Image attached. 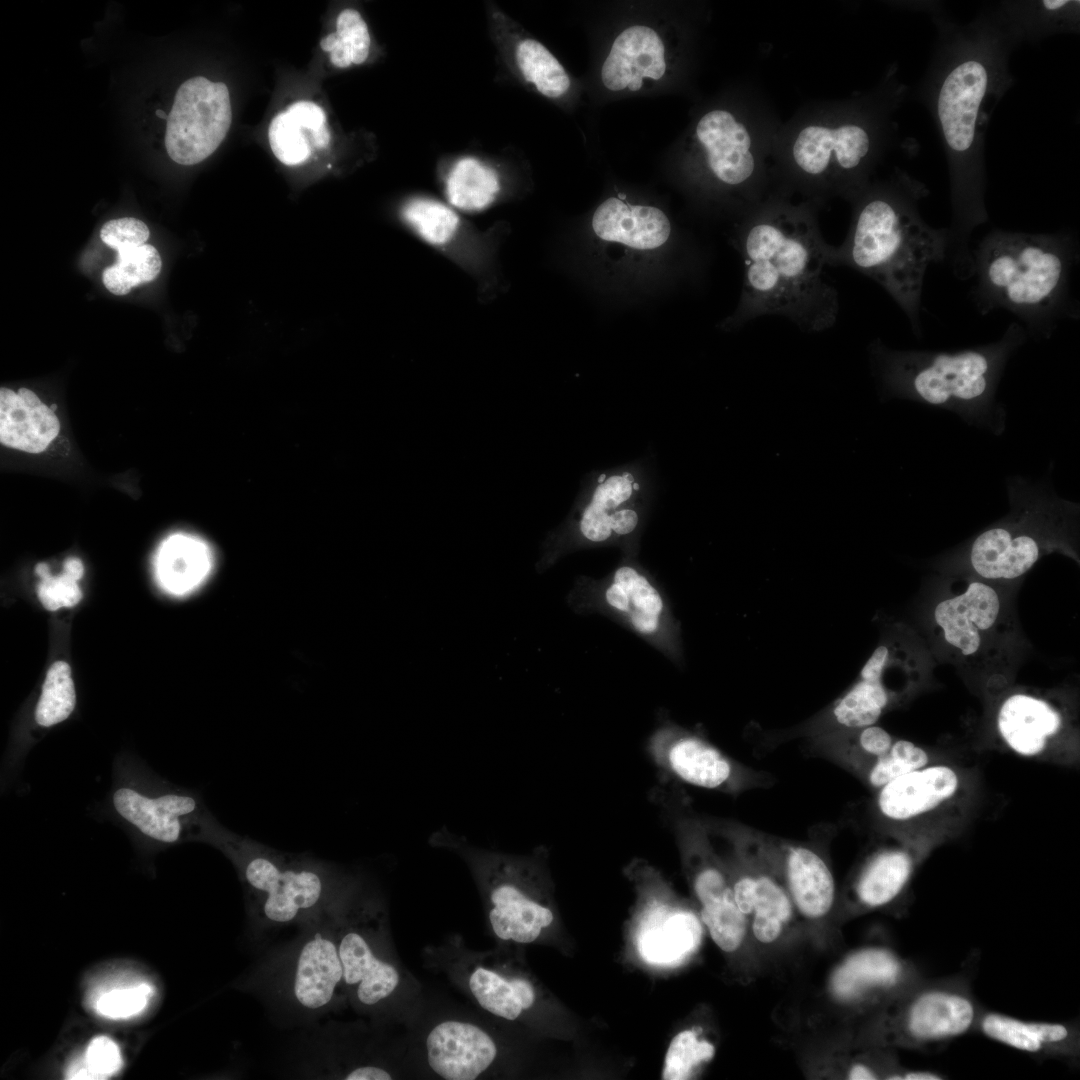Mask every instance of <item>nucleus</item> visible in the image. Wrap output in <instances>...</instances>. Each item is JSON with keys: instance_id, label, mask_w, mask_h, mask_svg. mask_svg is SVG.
<instances>
[{"instance_id": "f257e3e1", "label": "nucleus", "mask_w": 1080, "mask_h": 1080, "mask_svg": "<svg viewBox=\"0 0 1080 1080\" xmlns=\"http://www.w3.org/2000/svg\"><path fill=\"white\" fill-rule=\"evenodd\" d=\"M937 37L919 83V100L929 111L948 166L951 225L946 261L961 280L972 277L969 239L988 221L985 206V139L991 116L1013 86L1009 57L1019 45L997 7H987L967 24L935 11Z\"/></svg>"}, {"instance_id": "f03ea898", "label": "nucleus", "mask_w": 1080, "mask_h": 1080, "mask_svg": "<svg viewBox=\"0 0 1080 1080\" xmlns=\"http://www.w3.org/2000/svg\"><path fill=\"white\" fill-rule=\"evenodd\" d=\"M907 93L893 65L870 90L797 111L775 136L774 190L819 207L834 197L852 202L873 181Z\"/></svg>"}, {"instance_id": "7ed1b4c3", "label": "nucleus", "mask_w": 1080, "mask_h": 1080, "mask_svg": "<svg viewBox=\"0 0 1080 1080\" xmlns=\"http://www.w3.org/2000/svg\"><path fill=\"white\" fill-rule=\"evenodd\" d=\"M819 208L774 190L743 215L737 233L743 288L726 327L764 315L783 316L812 333L834 326L838 292L824 279L830 244L819 228Z\"/></svg>"}, {"instance_id": "20e7f679", "label": "nucleus", "mask_w": 1080, "mask_h": 1080, "mask_svg": "<svg viewBox=\"0 0 1080 1080\" xmlns=\"http://www.w3.org/2000/svg\"><path fill=\"white\" fill-rule=\"evenodd\" d=\"M929 195L920 180L895 171L872 181L852 205L848 233L839 246L830 244L828 266H846L871 278L894 299L916 335L927 269L946 261L948 228L929 226L919 205Z\"/></svg>"}, {"instance_id": "39448f33", "label": "nucleus", "mask_w": 1080, "mask_h": 1080, "mask_svg": "<svg viewBox=\"0 0 1080 1080\" xmlns=\"http://www.w3.org/2000/svg\"><path fill=\"white\" fill-rule=\"evenodd\" d=\"M1080 248L1070 232L994 229L974 251L972 300L981 315L1012 313L1028 336L1048 339L1064 319H1078L1070 277Z\"/></svg>"}, {"instance_id": "423d86ee", "label": "nucleus", "mask_w": 1080, "mask_h": 1080, "mask_svg": "<svg viewBox=\"0 0 1080 1080\" xmlns=\"http://www.w3.org/2000/svg\"><path fill=\"white\" fill-rule=\"evenodd\" d=\"M1019 322L992 343L958 351L895 350L880 340L869 354L882 391L964 415L986 413L1012 354L1028 339Z\"/></svg>"}, {"instance_id": "0eeeda50", "label": "nucleus", "mask_w": 1080, "mask_h": 1080, "mask_svg": "<svg viewBox=\"0 0 1080 1080\" xmlns=\"http://www.w3.org/2000/svg\"><path fill=\"white\" fill-rule=\"evenodd\" d=\"M778 116L752 88L738 101L707 109L694 124L691 172L708 191L732 200L743 215L773 191L771 158Z\"/></svg>"}, {"instance_id": "6e6552de", "label": "nucleus", "mask_w": 1080, "mask_h": 1080, "mask_svg": "<svg viewBox=\"0 0 1080 1080\" xmlns=\"http://www.w3.org/2000/svg\"><path fill=\"white\" fill-rule=\"evenodd\" d=\"M209 836L234 861L250 906L269 924L327 912L352 886L335 868L314 858L275 850L218 825Z\"/></svg>"}, {"instance_id": "1a4fd4ad", "label": "nucleus", "mask_w": 1080, "mask_h": 1080, "mask_svg": "<svg viewBox=\"0 0 1080 1080\" xmlns=\"http://www.w3.org/2000/svg\"><path fill=\"white\" fill-rule=\"evenodd\" d=\"M982 1009L968 974L922 977L857 1020L849 1042L891 1050H929L975 1032Z\"/></svg>"}, {"instance_id": "9d476101", "label": "nucleus", "mask_w": 1080, "mask_h": 1080, "mask_svg": "<svg viewBox=\"0 0 1080 1080\" xmlns=\"http://www.w3.org/2000/svg\"><path fill=\"white\" fill-rule=\"evenodd\" d=\"M1012 510L980 533L966 550V560L979 579L1012 581L1022 577L1044 555L1072 552L1069 521L1077 505L1024 480H1011Z\"/></svg>"}, {"instance_id": "9b49d317", "label": "nucleus", "mask_w": 1080, "mask_h": 1080, "mask_svg": "<svg viewBox=\"0 0 1080 1080\" xmlns=\"http://www.w3.org/2000/svg\"><path fill=\"white\" fill-rule=\"evenodd\" d=\"M432 841L458 850L468 860L499 939L531 943L551 925L554 913L533 859L476 848L445 829L434 833Z\"/></svg>"}, {"instance_id": "f8f14e48", "label": "nucleus", "mask_w": 1080, "mask_h": 1080, "mask_svg": "<svg viewBox=\"0 0 1080 1080\" xmlns=\"http://www.w3.org/2000/svg\"><path fill=\"white\" fill-rule=\"evenodd\" d=\"M659 802L679 846L701 921L721 951L740 953L750 940L748 922L736 904L728 869L706 820L688 811L671 792H661Z\"/></svg>"}, {"instance_id": "ddd939ff", "label": "nucleus", "mask_w": 1080, "mask_h": 1080, "mask_svg": "<svg viewBox=\"0 0 1080 1080\" xmlns=\"http://www.w3.org/2000/svg\"><path fill=\"white\" fill-rule=\"evenodd\" d=\"M709 830L723 839V858L736 904L748 922L750 940L762 948L781 942L797 913L777 871L766 856L757 830L721 821H708Z\"/></svg>"}, {"instance_id": "4468645a", "label": "nucleus", "mask_w": 1080, "mask_h": 1080, "mask_svg": "<svg viewBox=\"0 0 1080 1080\" xmlns=\"http://www.w3.org/2000/svg\"><path fill=\"white\" fill-rule=\"evenodd\" d=\"M918 657L900 628L888 633L857 680L833 703L795 729L807 739L875 724L908 690Z\"/></svg>"}, {"instance_id": "2eb2a0df", "label": "nucleus", "mask_w": 1080, "mask_h": 1080, "mask_svg": "<svg viewBox=\"0 0 1080 1080\" xmlns=\"http://www.w3.org/2000/svg\"><path fill=\"white\" fill-rule=\"evenodd\" d=\"M649 755L669 776L692 786L726 794L769 785V775L724 754L705 738L675 725L658 729L648 744Z\"/></svg>"}, {"instance_id": "dca6fc26", "label": "nucleus", "mask_w": 1080, "mask_h": 1080, "mask_svg": "<svg viewBox=\"0 0 1080 1080\" xmlns=\"http://www.w3.org/2000/svg\"><path fill=\"white\" fill-rule=\"evenodd\" d=\"M232 120L227 86L205 77H193L178 88L168 115L165 146L181 165H194L209 157L224 140Z\"/></svg>"}, {"instance_id": "f3484780", "label": "nucleus", "mask_w": 1080, "mask_h": 1080, "mask_svg": "<svg viewBox=\"0 0 1080 1080\" xmlns=\"http://www.w3.org/2000/svg\"><path fill=\"white\" fill-rule=\"evenodd\" d=\"M401 224L424 244L453 259L472 274L490 270L496 229L482 231L442 198L413 192L398 204Z\"/></svg>"}, {"instance_id": "a211bd4d", "label": "nucleus", "mask_w": 1080, "mask_h": 1080, "mask_svg": "<svg viewBox=\"0 0 1080 1080\" xmlns=\"http://www.w3.org/2000/svg\"><path fill=\"white\" fill-rule=\"evenodd\" d=\"M922 977L913 963L891 949L869 946L854 951L836 967L830 987L859 1020Z\"/></svg>"}, {"instance_id": "6ab92c4d", "label": "nucleus", "mask_w": 1080, "mask_h": 1080, "mask_svg": "<svg viewBox=\"0 0 1080 1080\" xmlns=\"http://www.w3.org/2000/svg\"><path fill=\"white\" fill-rule=\"evenodd\" d=\"M485 15L489 39L504 66L543 97L552 101L565 99L572 80L554 54L495 2H486Z\"/></svg>"}, {"instance_id": "aec40b11", "label": "nucleus", "mask_w": 1080, "mask_h": 1080, "mask_svg": "<svg viewBox=\"0 0 1080 1080\" xmlns=\"http://www.w3.org/2000/svg\"><path fill=\"white\" fill-rule=\"evenodd\" d=\"M435 176L442 199L464 215L490 210L513 192V172L501 156L448 153L439 157Z\"/></svg>"}, {"instance_id": "412c9836", "label": "nucleus", "mask_w": 1080, "mask_h": 1080, "mask_svg": "<svg viewBox=\"0 0 1080 1080\" xmlns=\"http://www.w3.org/2000/svg\"><path fill=\"white\" fill-rule=\"evenodd\" d=\"M766 856L781 878L797 913L810 923L833 910L836 887L824 858L810 846L757 831Z\"/></svg>"}, {"instance_id": "4be33fe9", "label": "nucleus", "mask_w": 1080, "mask_h": 1080, "mask_svg": "<svg viewBox=\"0 0 1080 1080\" xmlns=\"http://www.w3.org/2000/svg\"><path fill=\"white\" fill-rule=\"evenodd\" d=\"M1005 616L1004 600L984 580H972L963 592L944 598L933 619L944 643L965 660L980 657L996 637Z\"/></svg>"}, {"instance_id": "5701e85b", "label": "nucleus", "mask_w": 1080, "mask_h": 1080, "mask_svg": "<svg viewBox=\"0 0 1080 1080\" xmlns=\"http://www.w3.org/2000/svg\"><path fill=\"white\" fill-rule=\"evenodd\" d=\"M115 811L144 836L165 844H174L187 836H199L208 828L207 817L196 794L172 791L156 797L130 787L113 793Z\"/></svg>"}, {"instance_id": "b1692460", "label": "nucleus", "mask_w": 1080, "mask_h": 1080, "mask_svg": "<svg viewBox=\"0 0 1080 1080\" xmlns=\"http://www.w3.org/2000/svg\"><path fill=\"white\" fill-rule=\"evenodd\" d=\"M648 886L645 881L644 911L637 945L641 957L651 964L667 965L692 952L701 937V925L689 909L670 902L665 888Z\"/></svg>"}, {"instance_id": "393cba45", "label": "nucleus", "mask_w": 1080, "mask_h": 1080, "mask_svg": "<svg viewBox=\"0 0 1080 1080\" xmlns=\"http://www.w3.org/2000/svg\"><path fill=\"white\" fill-rule=\"evenodd\" d=\"M667 43L651 26L632 25L612 42L601 67V81L612 92H636L670 71Z\"/></svg>"}, {"instance_id": "a878e982", "label": "nucleus", "mask_w": 1080, "mask_h": 1080, "mask_svg": "<svg viewBox=\"0 0 1080 1080\" xmlns=\"http://www.w3.org/2000/svg\"><path fill=\"white\" fill-rule=\"evenodd\" d=\"M975 1032L1036 1058L1076 1062L1080 1056V1028L1076 1021L1024 1020L983 1007Z\"/></svg>"}, {"instance_id": "bb28decb", "label": "nucleus", "mask_w": 1080, "mask_h": 1080, "mask_svg": "<svg viewBox=\"0 0 1080 1080\" xmlns=\"http://www.w3.org/2000/svg\"><path fill=\"white\" fill-rule=\"evenodd\" d=\"M427 1062L446 1080H474L494 1062L497 1046L492 1037L472 1023L447 1020L426 1038Z\"/></svg>"}, {"instance_id": "cd10ccee", "label": "nucleus", "mask_w": 1080, "mask_h": 1080, "mask_svg": "<svg viewBox=\"0 0 1080 1080\" xmlns=\"http://www.w3.org/2000/svg\"><path fill=\"white\" fill-rule=\"evenodd\" d=\"M343 986L336 933L317 929L297 951L290 981L292 998L303 1010L323 1011Z\"/></svg>"}, {"instance_id": "c85d7f7f", "label": "nucleus", "mask_w": 1080, "mask_h": 1080, "mask_svg": "<svg viewBox=\"0 0 1080 1080\" xmlns=\"http://www.w3.org/2000/svg\"><path fill=\"white\" fill-rule=\"evenodd\" d=\"M958 788L959 777L951 767L925 766L879 788L876 805L886 820L904 822L938 808L954 797Z\"/></svg>"}, {"instance_id": "c756f323", "label": "nucleus", "mask_w": 1080, "mask_h": 1080, "mask_svg": "<svg viewBox=\"0 0 1080 1080\" xmlns=\"http://www.w3.org/2000/svg\"><path fill=\"white\" fill-rule=\"evenodd\" d=\"M591 226L601 241L636 251L662 247L672 231L669 218L658 207L632 204L617 197L607 198L596 208Z\"/></svg>"}, {"instance_id": "7c9ffc66", "label": "nucleus", "mask_w": 1080, "mask_h": 1080, "mask_svg": "<svg viewBox=\"0 0 1080 1080\" xmlns=\"http://www.w3.org/2000/svg\"><path fill=\"white\" fill-rule=\"evenodd\" d=\"M336 933L343 968V985L365 1006L379 1004L400 982L397 968L378 957L369 937L359 929L343 927Z\"/></svg>"}, {"instance_id": "2f4dec72", "label": "nucleus", "mask_w": 1080, "mask_h": 1080, "mask_svg": "<svg viewBox=\"0 0 1080 1080\" xmlns=\"http://www.w3.org/2000/svg\"><path fill=\"white\" fill-rule=\"evenodd\" d=\"M1063 727L1060 711L1048 700L1014 693L1001 704L997 729L1004 742L1016 753L1035 756L1042 753Z\"/></svg>"}, {"instance_id": "473e14b6", "label": "nucleus", "mask_w": 1080, "mask_h": 1080, "mask_svg": "<svg viewBox=\"0 0 1080 1080\" xmlns=\"http://www.w3.org/2000/svg\"><path fill=\"white\" fill-rule=\"evenodd\" d=\"M919 854L908 846L884 848L861 867L850 888V906L855 913L889 906L907 888L919 862Z\"/></svg>"}, {"instance_id": "72a5a7b5", "label": "nucleus", "mask_w": 1080, "mask_h": 1080, "mask_svg": "<svg viewBox=\"0 0 1080 1080\" xmlns=\"http://www.w3.org/2000/svg\"><path fill=\"white\" fill-rule=\"evenodd\" d=\"M55 413L29 389L0 390V441L28 453L44 451L58 435Z\"/></svg>"}, {"instance_id": "f704fd0d", "label": "nucleus", "mask_w": 1080, "mask_h": 1080, "mask_svg": "<svg viewBox=\"0 0 1080 1080\" xmlns=\"http://www.w3.org/2000/svg\"><path fill=\"white\" fill-rule=\"evenodd\" d=\"M268 137L279 161L286 165L301 164L309 158L312 149L328 146L330 131L326 114L313 102H296L272 119Z\"/></svg>"}, {"instance_id": "c9c22d12", "label": "nucleus", "mask_w": 1080, "mask_h": 1080, "mask_svg": "<svg viewBox=\"0 0 1080 1080\" xmlns=\"http://www.w3.org/2000/svg\"><path fill=\"white\" fill-rule=\"evenodd\" d=\"M997 9L1018 44L1080 30L1078 0L1002 1Z\"/></svg>"}, {"instance_id": "e433bc0d", "label": "nucleus", "mask_w": 1080, "mask_h": 1080, "mask_svg": "<svg viewBox=\"0 0 1080 1080\" xmlns=\"http://www.w3.org/2000/svg\"><path fill=\"white\" fill-rule=\"evenodd\" d=\"M606 604L623 615L633 629L644 635L659 631L664 601L650 581L631 566L619 567L605 589Z\"/></svg>"}, {"instance_id": "4c0bfd02", "label": "nucleus", "mask_w": 1080, "mask_h": 1080, "mask_svg": "<svg viewBox=\"0 0 1080 1080\" xmlns=\"http://www.w3.org/2000/svg\"><path fill=\"white\" fill-rule=\"evenodd\" d=\"M213 556L200 538L178 533L167 538L157 556L158 576L166 589L184 594L196 588L209 574Z\"/></svg>"}, {"instance_id": "58836bf2", "label": "nucleus", "mask_w": 1080, "mask_h": 1080, "mask_svg": "<svg viewBox=\"0 0 1080 1080\" xmlns=\"http://www.w3.org/2000/svg\"><path fill=\"white\" fill-rule=\"evenodd\" d=\"M468 984L473 997L485 1011L506 1020L517 1019L535 1001V990L529 981L507 979L482 966L473 969Z\"/></svg>"}, {"instance_id": "ea45409f", "label": "nucleus", "mask_w": 1080, "mask_h": 1080, "mask_svg": "<svg viewBox=\"0 0 1080 1080\" xmlns=\"http://www.w3.org/2000/svg\"><path fill=\"white\" fill-rule=\"evenodd\" d=\"M155 995L154 986L140 978L115 977L99 983L88 994V1004L98 1016L128 1020L139 1016Z\"/></svg>"}, {"instance_id": "a19ab883", "label": "nucleus", "mask_w": 1080, "mask_h": 1080, "mask_svg": "<svg viewBox=\"0 0 1080 1080\" xmlns=\"http://www.w3.org/2000/svg\"><path fill=\"white\" fill-rule=\"evenodd\" d=\"M637 489L638 484L628 472L609 477L603 475L580 517L581 534L591 542L609 539L612 535L610 515L623 508Z\"/></svg>"}, {"instance_id": "79ce46f5", "label": "nucleus", "mask_w": 1080, "mask_h": 1080, "mask_svg": "<svg viewBox=\"0 0 1080 1080\" xmlns=\"http://www.w3.org/2000/svg\"><path fill=\"white\" fill-rule=\"evenodd\" d=\"M372 38L361 13L345 8L337 16L336 31L320 41L323 51L330 54L331 63L337 68L366 63L372 52Z\"/></svg>"}, {"instance_id": "37998d69", "label": "nucleus", "mask_w": 1080, "mask_h": 1080, "mask_svg": "<svg viewBox=\"0 0 1080 1080\" xmlns=\"http://www.w3.org/2000/svg\"><path fill=\"white\" fill-rule=\"evenodd\" d=\"M162 261L157 249L144 244L117 252L115 264L102 274L105 287L115 295H126L133 287L154 280L160 273Z\"/></svg>"}, {"instance_id": "c03bdc74", "label": "nucleus", "mask_w": 1080, "mask_h": 1080, "mask_svg": "<svg viewBox=\"0 0 1080 1080\" xmlns=\"http://www.w3.org/2000/svg\"><path fill=\"white\" fill-rule=\"evenodd\" d=\"M76 705V693L71 668L57 661L49 668L35 710L36 722L50 727L66 720Z\"/></svg>"}, {"instance_id": "a18cd8bd", "label": "nucleus", "mask_w": 1080, "mask_h": 1080, "mask_svg": "<svg viewBox=\"0 0 1080 1080\" xmlns=\"http://www.w3.org/2000/svg\"><path fill=\"white\" fill-rule=\"evenodd\" d=\"M927 752L908 740H896L889 751L856 771L866 782L879 789L893 779L927 766Z\"/></svg>"}, {"instance_id": "49530a36", "label": "nucleus", "mask_w": 1080, "mask_h": 1080, "mask_svg": "<svg viewBox=\"0 0 1080 1080\" xmlns=\"http://www.w3.org/2000/svg\"><path fill=\"white\" fill-rule=\"evenodd\" d=\"M715 1054L714 1045L706 1039H700L693 1029L680 1031L671 1040L667 1049L662 1079H689L701 1064L710 1061Z\"/></svg>"}, {"instance_id": "de8ad7c7", "label": "nucleus", "mask_w": 1080, "mask_h": 1080, "mask_svg": "<svg viewBox=\"0 0 1080 1080\" xmlns=\"http://www.w3.org/2000/svg\"><path fill=\"white\" fill-rule=\"evenodd\" d=\"M123 1067L118 1044L108 1036L93 1038L82 1055L72 1059L65 1071L70 1080H103L117 1074Z\"/></svg>"}, {"instance_id": "09e8293b", "label": "nucleus", "mask_w": 1080, "mask_h": 1080, "mask_svg": "<svg viewBox=\"0 0 1080 1080\" xmlns=\"http://www.w3.org/2000/svg\"><path fill=\"white\" fill-rule=\"evenodd\" d=\"M35 572L41 577L37 594L47 610L55 611L62 607H72L81 600L82 592L77 583L78 580L66 570L63 569L61 575L54 577L49 574L46 563H39Z\"/></svg>"}, {"instance_id": "8fccbe9b", "label": "nucleus", "mask_w": 1080, "mask_h": 1080, "mask_svg": "<svg viewBox=\"0 0 1080 1080\" xmlns=\"http://www.w3.org/2000/svg\"><path fill=\"white\" fill-rule=\"evenodd\" d=\"M149 236L147 225L132 217L110 220L100 230L101 240L117 252L142 246Z\"/></svg>"}, {"instance_id": "3c124183", "label": "nucleus", "mask_w": 1080, "mask_h": 1080, "mask_svg": "<svg viewBox=\"0 0 1080 1080\" xmlns=\"http://www.w3.org/2000/svg\"><path fill=\"white\" fill-rule=\"evenodd\" d=\"M638 524V514L630 508H620L610 515V529L612 534L627 535Z\"/></svg>"}, {"instance_id": "603ef678", "label": "nucleus", "mask_w": 1080, "mask_h": 1080, "mask_svg": "<svg viewBox=\"0 0 1080 1080\" xmlns=\"http://www.w3.org/2000/svg\"><path fill=\"white\" fill-rule=\"evenodd\" d=\"M347 1080H389L392 1075L384 1068L378 1066H360L347 1072L344 1077Z\"/></svg>"}, {"instance_id": "864d4df0", "label": "nucleus", "mask_w": 1080, "mask_h": 1080, "mask_svg": "<svg viewBox=\"0 0 1080 1080\" xmlns=\"http://www.w3.org/2000/svg\"><path fill=\"white\" fill-rule=\"evenodd\" d=\"M945 1078V1075L934 1070L903 1067L896 1080H942Z\"/></svg>"}, {"instance_id": "5fc2aeb1", "label": "nucleus", "mask_w": 1080, "mask_h": 1080, "mask_svg": "<svg viewBox=\"0 0 1080 1080\" xmlns=\"http://www.w3.org/2000/svg\"><path fill=\"white\" fill-rule=\"evenodd\" d=\"M156 115H157V116H159V117H160L161 119H168V116H167V115H166V113H165L164 111H162V110H157V111H156Z\"/></svg>"}]
</instances>
